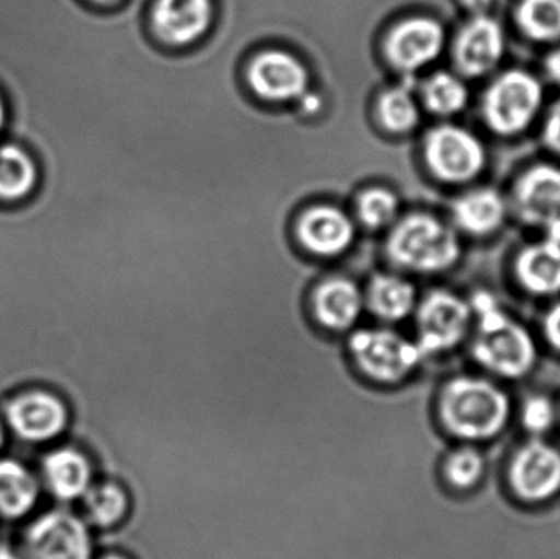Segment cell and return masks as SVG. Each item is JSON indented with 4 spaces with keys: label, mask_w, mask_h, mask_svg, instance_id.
Here are the masks:
<instances>
[{
    "label": "cell",
    "mask_w": 560,
    "mask_h": 559,
    "mask_svg": "<svg viewBox=\"0 0 560 559\" xmlns=\"http://www.w3.org/2000/svg\"><path fill=\"white\" fill-rule=\"evenodd\" d=\"M95 2H98V3H115V2H118V0H95Z\"/></svg>",
    "instance_id": "cell-39"
},
{
    "label": "cell",
    "mask_w": 560,
    "mask_h": 559,
    "mask_svg": "<svg viewBox=\"0 0 560 559\" xmlns=\"http://www.w3.org/2000/svg\"><path fill=\"white\" fill-rule=\"evenodd\" d=\"M542 71H545L548 81H551L552 84L559 85L560 88V43L552 46L551 51L545 56Z\"/></svg>",
    "instance_id": "cell-33"
},
{
    "label": "cell",
    "mask_w": 560,
    "mask_h": 559,
    "mask_svg": "<svg viewBox=\"0 0 560 559\" xmlns=\"http://www.w3.org/2000/svg\"><path fill=\"white\" fill-rule=\"evenodd\" d=\"M7 420L20 439L43 443L65 432L69 414L58 397L43 391H32L9 404Z\"/></svg>",
    "instance_id": "cell-13"
},
{
    "label": "cell",
    "mask_w": 560,
    "mask_h": 559,
    "mask_svg": "<svg viewBox=\"0 0 560 559\" xmlns=\"http://www.w3.org/2000/svg\"><path fill=\"white\" fill-rule=\"evenodd\" d=\"M369 307L384 322H400L417 308V289L407 279L382 275L369 289Z\"/></svg>",
    "instance_id": "cell-21"
},
{
    "label": "cell",
    "mask_w": 560,
    "mask_h": 559,
    "mask_svg": "<svg viewBox=\"0 0 560 559\" xmlns=\"http://www.w3.org/2000/svg\"><path fill=\"white\" fill-rule=\"evenodd\" d=\"M38 501V482L35 476L12 459H0V514L23 517Z\"/></svg>",
    "instance_id": "cell-23"
},
{
    "label": "cell",
    "mask_w": 560,
    "mask_h": 559,
    "mask_svg": "<svg viewBox=\"0 0 560 559\" xmlns=\"http://www.w3.org/2000/svg\"><path fill=\"white\" fill-rule=\"evenodd\" d=\"M32 559H92L94 544L88 524L69 512L39 517L26 534Z\"/></svg>",
    "instance_id": "cell-10"
},
{
    "label": "cell",
    "mask_w": 560,
    "mask_h": 559,
    "mask_svg": "<svg viewBox=\"0 0 560 559\" xmlns=\"http://www.w3.org/2000/svg\"><path fill=\"white\" fill-rule=\"evenodd\" d=\"M3 120H5V108H3L2 101H0V128H2Z\"/></svg>",
    "instance_id": "cell-37"
},
{
    "label": "cell",
    "mask_w": 560,
    "mask_h": 559,
    "mask_svg": "<svg viewBox=\"0 0 560 559\" xmlns=\"http://www.w3.org/2000/svg\"><path fill=\"white\" fill-rule=\"evenodd\" d=\"M486 463L477 450L459 449L447 456L444 463V476L451 486L457 489H470L482 478Z\"/></svg>",
    "instance_id": "cell-29"
},
{
    "label": "cell",
    "mask_w": 560,
    "mask_h": 559,
    "mask_svg": "<svg viewBox=\"0 0 560 559\" xmlns=\"http://www.w3.org/2000/svg\"><path fill=\"white\" fill-rule=\"evenodd\" d=\"M387 252L400 268L438 275L450 271L460 261L463 243L450 223L430 213H411L392 230Z\"/></svg>",
    "instance_id": "cell-4"
},
{
    "label": "cell",
    "mask_w": 560,
    "mask_h": 559,
    "mask_svg": "<svg viewBox=\"0 0 560 559\" xmlns=\"http://www.w3.org/2000/svg\"><path fill=\"white\" fill-rule=\"evenodd\" d=\"M510 399L499 386L480 377H456L444 387L438 404L441 422L460 440L482 442L505 429Z\"/></svg>",
    "instance_id": "cell-2"
},
{
    "label": "cell",
    "mask_w": 560,
    "mask_h": 559,
    "mask_svg": "<svg viewBox=\"0 0 560 559\" xmlns=\"http://www.w3.org/2000/svg\"><path fill=\"white\" fill-rule=\"evenodd\" d=\"M381 118L385 127L395 133H407L420 124L421 108L417 97L408 89L394 88L381 98Z\"/></svg>",
    "instance_id": "cell-27"
},
{
    "label": "cell",
    "mask_w": 560,
    "mask_h": 559,
    "mask_svg": "<svg viewBox=\"0 0 560 559\" xmlns=\"http://www.w3.org/2000/svg\"><path fill=\"white\" fill-rule=\"evenodd\" d=\"M542 334L552 348L560 351V301L555 302L542 317Z\"/></svg>",
    "instance_id": "cell-32"
},
{
    "label": "cell",
    "mask_w": 560,
    "mask_h": 559,
    "mask_svg": "<svg viewBox=\"0 0 560 559\" xmlns=\"http://www.w3.org/2000/svg\"><path fill=\"white\" fill-rule=\"evenodd\" d=\"M510 481L518 498L542 502L560 491V452L542 440L526 443L512 463Z\"/></svg>",
    "instance_id": "cell-12"
},
{
    "label": "cell",
    "mask_w": 560,
    "mask_h": 559,
    "mask_svg": "<svg viewBox=\"0 0 560 559\" xmlns=\"http://www.w3.org/2000/svg\"><path fill=\"white\" fill-rule=\"evenodd\" d=\"M48 488L61 501L84 498L91 489L92 465L84 453L74 449H59L49 453L43 463Z\"/></svg>",
    "instance_id": "cell-20"
},
{
    "label": "cell",
    "mask_w": 560,
    "mask_h": 559,
    "mask_svg": "<svg viewBox=\"0 0 560 559\" xmlns=\"http://www.w3.org/2000/svg\"><path fill=\"white\" fill-rule=\"evenodd\" d=\"M101 559H131V558L127 557V555L110 554V555H105V557L101 558Z\"/></svg>",
    "instance_id": "cell-36"
},
{
    "label": "cell",
    "mask_w": 560,
    "mask_h": 559,
    "mask_svg": "<svg viewBox=\"0 0 560 559\" xmlns=\"http://www.w3.org/2000/svg\"><path fill=\"white\" fill-rule=\"evenodd\" d=\"M3 445V427L2 423H0V449H2Z\"/></svg>",
    "instance_id": "cell-38"
},
{
    "label": "cell",
    "mask_w": 560,
    "mask_h": 559,
    "mask_svg": "<svg viewBox=\"0 0 560 559\" xmlns=\"http://www.w3.org/2000/svg\"><path fill=\"white\" fill-rule=\"evenodd\" d=\"M541 141L548 148L549 153L560 158V97L542 117Z\"/></svg>",
    "instance_id": "cell-31"
},
{
    "label": "cell",
    "mask_w": 560,
    "mask_h": 559,
    "mask_svg": "<svg viewBox=\"0 0 560 559\" xmlns=\"http://www.w3.org/2000/svg\"><path fill=\"white\" fill-rule=\"evenodd\" d=\"M36 180L38 171L28 153L12 144L0 148V199H22L35 187Z\"/></svg>",
    "instance_id": "cell-26"
},
{
    "label": "cell",
    "mask_w": 560,
    "mask_h": 559,
    "mask_svg": "<svg viewBox=\"0 0 560 559\" xmlns=\"http://www.w3.org/2000/svg\"><path fill=\"white\" fill-rule=\"evenodd\" d=\"M459 2L470 15H486L489 13L493 0H459Z\"/></svg>",
    "instance_id": "cell-34"
},
{
    "label": "cell",
    "mask_w": 560,
    "mask_h": 559,
    "mask_svg": "<svg viewBox=\"0 0 560 559\" xmlns=\"http://www.w3.org/2000/svg\"><path fill=\"white\" fill-rule=\"evenodd\" d=\"M300 238L315 255H341L354 240V225L352 220L336 207H313L300 222Z\"/></svg>",
    "instance_id": "cell-18"
},
{
    "label": "cell",
    "mask_w": 560,
    "mask_h": 559,
    "mask_svg": "<svg viewBox=\"0 0 560 559\" xmlns=\"http://www.w3.org/2000/svg\"><path fill=\"white\" fill-rule=\"evenodd\" d=\"M424 161L438 180L453 186L474 183L489 166V151L479 135L457 124L438 125L424 137Z\"/></svg>",
    "instance_id": "cell-6"
},
{
    "label": "cell",
    "mask_w": 560,
    "mask_h": 559,
    "mask_svg": "<svg viewBox=\"0 0 560 559\" xmlns=\"http://www.w3.org/2000/svg\"><path fill=\"white\" fill-rule=\"evenodd\" d=\"M249 82L256 94L268 101H292L306 94L308 72L290 53L269 49L256 56L249 68Z\"/></svg>",
    "instance_id": "cell-15"
},
{
    "label": "cell",
    "mask_w": 560,
    "mask_h": 559,
    "mask_svg": "<svg viewBox=\"0 0 560 559\" xmlns=\"http://www.w3.org/2000/svg\"><path fill=\"white\" fill-rule=\"evenodd\" d=\"M556 410L545 396L529 397L522 410V422L533 435H542L555 426Z\"/></svg>",
    "instance_id": "cell-30"
},
{
    "label": "cell",
    "mask_w": 560,
    "mask_h": 559,
    "mask_svg": "<svg viewBox=\"0 0 560 559\" xmlns=\"http://www.w3.org/2000/svg\"><path fill=\"white\" fill-rule=\"evenodd\" d=\"M359 219L371 229H384L390 225L398 216V199L392 190L375 189L365 190L358 202Z\"/></svg>",
    "instance_id": "cell-28"
},
{
    "label": "cell",
    "mask_w": 560,
    "mask_h": 559,
    "mask_svg": "<svg viewBox=\"0 0 560 559\" xmlns=\"http://www.w3.org/2000/svg\"><path fill=\"white\" fill-rule=\"evenodd\" d=\"M516 284L535 298L560 294V243L542 236L518 249L513 258Z\"/></svg>",
    "instance_id": "cell-16"
},
{
    "label": "cell",
    "mask_w": 560,
    "mask_h": 559,
    "mask_svg": "<svg viewBox=\"0 0 560 559\" xmlns=\"http://www.w3.org/2000/svg\"><path fill=\"white\" fill-rule=\"evenodd\" d=\"M505 51V30L489 13L470 16L451 43L454 71L466 81L492 75L502 65Z\"/></svg>",
    "instance_id": "cell-9"
},
{
    "label": "cell",
    "mask_w": 560,
    "mask_h": 559,
    "mask_svg": "<svg viewBox=\"0 0 560 559\" xmlns=\"http://www.w3.org/2000/svg\"><path fill=\"white\" fill-rule=\"evenodd\" d=\"M133 498L124 485L104 481L85 492L84 508L89 522L98 528H114L131 514Z\"/></svg>",
    "instance_id": "cell-24"
},
{
    "label": "cell",
    "mask_w": 560,
    "mask_h": 559,
    "mask_svg": "<svg viewBox=\"0 0 560 559\" xmlns=\"http://www.w3.org/2000/svg\"><path fill=\"white\" fill-rule=\"evenodd\" d=\"M212 15V0H158L154 28L171 45H189L209 30Z\"/></svg>",
    "instance_id": "cell-17"
},
{
    "label": "cell",
    "mask_w": 560,
    "mask_h": 559,
    "mask_svg": "<svg viewBox=\"0 0 560 559\" xmlns=\"http://www.w3.org/2000/svg\"><path fill=\"white\" fill-rule=\"evenodd\" d=\"M0 559H20L10 548L0 547Z\"/></svg>",
    "instance_id": "cell-35"
},
{
    "label": "cell",
    "mask_w": 560,
    "mask_h": 559,
    "mask_svg": "<svg viewBox=\"0 0 560 559\" xmlns=\"http://www.w3.org/2000/svg\"><path fill=\"white\" fill-rule=\"evenodd\" d=\"M545 108V84L525 68L497 72L480 95L483 125L500 138H516L529 130Z\"/></svg>",
    "instance_id": "cell-3"
},
{
    "label": "cell",
    "mask_w": 560,
    "mask_h": 559,
    "mask_svg": "<svg viewBox=\"0 0 560 559\" xmlns=\"http://www.w3.org/2000/svg\"><path fill=\"white\" fill-rule=\"evenodd\" d=\"M477 337L472 354L480 366L502 377H523L538 360L535 338L513 321L490 292H477L469 301Z\"/></svg>",
    "instance_id": "cell-1"
},
{
    "label": "cell",
    "mask_w": 560,
    "mask_h": 559,
    "mask_svg": "<svg viewBox=\"0 0 560 559\" xmlns=\"http://www.w3.org/2000/svg\"><path fill=\"white\" fill-rule=\"evenodd\" d=\"M513 19L529 42L549 46L560 43V0H520Z\"/></svg>",
    "instance_id": "cell-25"
},
{
    "label": "cell",
    "mask_w": 560,
    "mask_h": 559,
    "mask_svg": "<svg viewBox=\"0 0 560 559\" xmlns=\"http://www.w3.org/2000/svg\"><path fill=\"white\" fill-rule=\"evenodd\" d=\"M355 374L372 386L395 389L423 363L417 341L388 328H362L348 341Z\"/></svg>",
    "instance_id": "cell-5"
},
{
    "label": "cell",
    "mask_w": 560,
    "mask_h": 559,
    "mask_svg": "<svg viewBox=\"0 0 560 559\" xmlns=\"http://www.w3.org/2000/svg\"><path fill=\"white\" fill-rule=\"evenodd\" d=\"M444 26L431 16H413L398 23L387 38V55L394 66L413 74L433 65L446 48Z\"/></svg>",
    "instance_id": "cell-11"
},
{
    "label": "cell",
    "mask_w": 560,
    "mask_h": 559,
    "mask_svg": "<svg viewBox=\"0 0 560 559\" xmlns=\"http://www.w3.org/2000/svg\"><path fill=\"white\" fill-rule=\"evenodd\" d=\"M510 213L523 225L541 230L546 238L560 243V166L535 163L513 180Z\"/></svg>",
    "instance_id": "cell-7"
},
{
    "label": "cell",
    "mask_w": 560,
    "mask_h": 559,
    "mask_svg": "<svg viewBox=\"0 0 560 559\" xmlns=\"http://www.w3.org/2000/svg\"><path fill=\"white\" fill-rule=\"evenodd\" d=\"M469 102V85L456 71L433 72L421 85V104L436 117L459 115Z\"/></svg>",
    "instance_id": "cell-22"
},
{
    "label": "cell",
    "mask_w": 560,
    "mask_h": 559,
    "mask_svg": "<svg viewBox=\"0 0 560 559\" xmlns=\"http://www.w3.org/2000/svg\"><path fill=\"white\" fill-rule=\"evenodd\" d=\"M364 308V298L354 282L329 279L315 295V317L326 330L341 334L354 327Z\"/></svg>",
    "instance_id": "cell-19"
},
{
    "label": "cell",
    "mask_w": 560,
    "mask_h": 559,
    "mask_svg": "<svg viewBox=\"0 0 560 559\" xmlns=\"http://www.w3.org/2000/svg\"><path fill=\"white\" fill-rule=\"evenodd\" d=\"M417 345L424 358L453 350L472 324L469 301L450 291H433L417 305Z\"/></svg>",
    "instance_id": "cell-8"
},
{
    "label": "cell",
    "mask_w": 560,
    "mask_h": 559,
    "mask_svg": "<svg viewBox=\"0 0 560 559\" xmlns=\"http://www.w3.org/2000/svg\"><path fill=\"white\" fill-rule=\"evenodd\" d=\"M510 216L509 196L495 187L477 186L460 194L451 206V220L459 235L489 238Z\"/></svg>",
    "instance_id": "cell-14"
}]
</instances>
